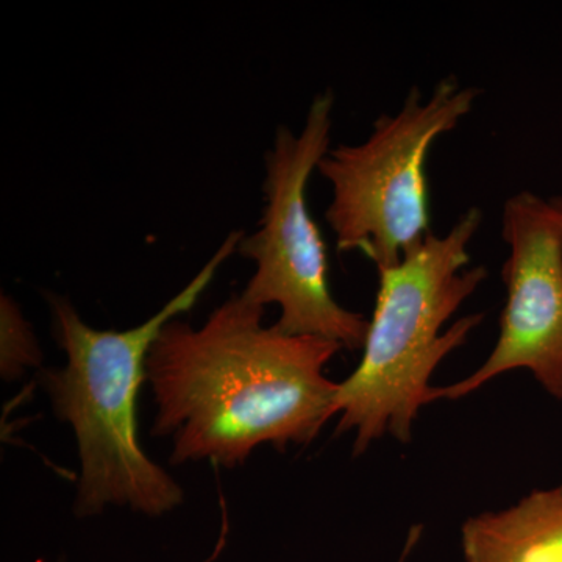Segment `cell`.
Here are the masks:
<instances>
[{
	"mask_svg": "<svg viewBox=\"0 0 562 562\" xmlns=\"http://www.w3.org/2000/svg\"><path fill=\"white\" fill-rule=\"evenodd\" d=\"M506 303L501 335L482 368L432 401H458L502 373L527 369L543 390L562 401V227L552 202L517 192L503 209Z\"/></svg>",
	"mask_w": 562,
	"mask_h": 562,
	"instance_id": "6",
	"label": "cell"
},
{
	"mask_svg": "<svg viewBox=\"0 0 562 562\" xmlns=\"http://www.w3.org/2000/svg\"><path fill=\"white\" fill-rule=\"evenodd\" d=\"M422 538V525H414L412 530L408 532V538H406L405 546H403V550L401 553V557H398L397 562H408L409 558H412V554L414 552V549H416L417 542L420 541ZM57 562H65V561H57Z\"/></svg>",
	"mask_w": 562,
	"mask_h": 562,
	"instance_id": "9",
	"label": "cell"
},
{
	"mask_svg": "<svg viewBox=\"0 0 562 562\" xmlns=\"http://www.w3.org/2000/svg\"><path fill=\"white\" fill-rule=\"evenodd\" d=\"M262 317L265 308L232 295L201 327L173 319L155 339L150 432L171 439L172 464L239 468L261 446H308L335 416L339 383L325 368L342 347L288 335Z\"/></svg>",
	"mask_w": 562,
	"mask_h": 562,
	"instance_id": "1",
	"label": "cell"
},
{
	"mask_svg": "<svg viewBox=\"0 0 562 562\" xmlns=\"http://www.w3.org/2000/svg\"><path fill=\"white\" fill-rule=\"evenodd\" d=\"M550 202H552L553 209L557 210L562 227V198H553Z\"/></svg>",
	"mask_w": 562,
	"mask_h": 562,
	"instance_id": "10",
	"label": "cell"
},
{
	"mask_svg": "<svg viewBox=\"0 0 562 562\" xmlns=\"http://www.w3.org/2000/svg\"><path fill=\"white\" fill-rule=\"evenodd\" d=\"M482 222V211L469 209L446 235L431 233L398 265L379 271L360 364L339 383L333 405L336 432H355V457L386 432L412 441L417 413L435 402L432 372L482 324L483 314H472L443 330L486 280V268H469V246Z\"/></svg>",
	"mask_w": 562,
	"mask_h": 562,
	"instance_id": "3",
	"label": "cell"
},
{
	"mask_svg": "<svg viewBox=\"0 0 562 562\" xmlns=\"http://www.w3.org/2000/svg\"><path fill=\"white\" fill-rule=\"evenodd\" d=\"M335 95L314 99L299 133L280 127L266 155L265 213L260 228L239 243L238 251L255 265L241 292L244 301L280 308L277 327L288 335L319 336L342 349L364 347L369 319L333 297L321 228L310 213V177L330 150Z\"/></svg>",
	"mask_w": 562,
	"mask_h": 562,
	"instance_id": "5",
	"label": "cell"
},
{
	"mask_svg": "<svg viewBox=\"0 0 562 562\" xmlns=\"http://www.w3.org/2000/svg\"><path fill=\"white\" fill-rule=\"evenodd\" d=\"M476 95L453 77L428 99L413 88L397 113L375 121L368 139L327 151L317 171L331 187L325 220L341 254L361 251L383 271L431 235L428 151L471 113Z\"/></svg>",
	"mask_w": 562,
	"mask_h": 562,
	"instance_id": "4",
	"label": "cell"
},
{
	"mask_svg": "<svg viewBox=\"0 0 562 562\" xmlns=\"http://www.w3.org/2000/svg\"><path fill=\"white\" fill-rule=\"evenodd\" d=\"M465 562H562V484L462 525Z\"/></svg>",
	"mask_w": 562,
	"mask_h": 562,
	"instance_id": "7",
	"label": "cell"
},
{
	"mask_svg": "<svg viewBox=\"0 0 562 562\" xmlns=\"http://www.w3.org/2000/svg\"><path fill=\"white\" fill-rule=\"evenodd\" d=\"M244 238L232 232L209 262L165 306L138 327L98 330L69 299L47 294L52 336L66 355L61 368L43 369L40 383L55 416L72 428L80 476L74 512L99 516L110 506L160 517L179 508L184 492L144 452L138 397L147 383V357L169 322L190 312Z\"/></svg>",
	"mask_w": 562,
	"mask_h": 562,
	"instance_id": "2",
	"label": "cell"
},
{
	"mask_svg": "<svg viewBox=\"0 0 562 562\" xmlns=\"http://www.w3.org/2000/svg\"><path fill=\"white\" fill-rule=\"evenodd\" d=\"M43 361L38 339L18 303L10 295L0 299V373L5 382L21 379Z\"/></svg>",
	"mask_w": 562,
	"mask_h": 562,
	"instance_id": "8",
	"label": "cell"
}]
</instances>
